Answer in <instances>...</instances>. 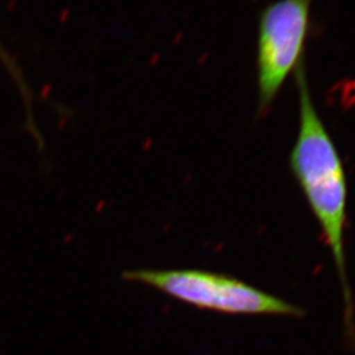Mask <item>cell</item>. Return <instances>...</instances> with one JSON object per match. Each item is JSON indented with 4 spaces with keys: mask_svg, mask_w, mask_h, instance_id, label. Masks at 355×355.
Here are the masks:
<instances>
[{
    "mask_svg": "<svg viewBox=\"0 0 355 355\" xmlns=\"http://www.w3.org/2000/svg\"><path fill=\"white\" fill-rule=\"evenodd\" d=\"M313 0H276L259 17L257 116H264L286 80L304 62Z\"/></svg>",
    "mask_w": 355,
    "mask_h": 355,
    "instance_id": "cell-3",
    "label": "cell"
},
{
    "mask_svg": "<svg viewBox=\"0 0 355 355\" xmlns=\"http://www.w3.org/2000/svg\"><path fill=\"white\" fill-rule=\"evenodd\" d=\"M125 282L159 291L202 311L231 315H272L301 318L304 311L243 280L205 270H128Z\"/></svg>",
    "mask_w": 355,
    "mask_h": 355,
    "instance_id": "cell-2",
    "label": "cell"
},
{
    "mask_svg": "<svg viewBox=\"0 0 355 355\" xmlns=\"http://www.w3.org/2000/svg\"><path fill=\"white\" fill-rule=\"evenodd\" d=\"M0 55H1V57H3V52L0 50Z\"/></svg>",
    "mask_w": 355,
    "mask_h": 355,
    "instance_id": "cell-4",
    "label": "cell"
},
{
    "mask_svg": "<svg viewBox=\"0 0 355 355\" xmlns=\"http://www.w3.org/2000/svg\"><path fill=\"white\" fill-rule=\"evenodd\" d=\"M299 98V130L291 151V170L307 198L331 252L342 284L346 329L355 339L352 290L346 268L347 182L338 150L311 98L306 62L294 73Z\"/></svg>",
    "mask_w": 355,
    "mask_h": 355,
    "instance_id": "cell-1",
    "label": "cell"
}]
</instances>
